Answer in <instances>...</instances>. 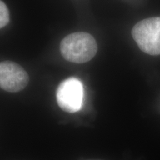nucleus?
Here are the masks:
<instances>
[{
	"instance_id": "obj_1",
	"label": "nucleus",
	"mask_w": 160,
	"mask_h": 160,
	"mask_svg": "<svg viewBox=\"0 0 160 160\" xmlns=\"http://www.w3.org/2000/svg\"><path fill=\"white\" fill-rule=\"evenodd\" d=\"M97 43L93 36L85 32L68 35L60 44V51L67 61L82 64L91 60L97 54Z\"/></svg>"
},
{
	"instance_id": "obj_2",
	"label": "nucleus",
	"mask_w": 160,
	"mask_h": 160,
	"mask_svg": "<svg viewBox=\"0 0 160 160\" xmlns=\"http://www.w3.org/2000/svg\"><path fill=\"white\" fill-rule=\"evenodd\" d=\"M131 34L144 53L160 55V17H151L139 22L132 29Z\"/></svg>"
},
{
	"instance_id": "obj_3",
	"label": "nucleus",
	"mask_w": 160,
	"mask_h": 160,
	"mask_svg": "<svg viewBox=\"0 0 160 160\" xmlns=\"http://www.w3.org/2000/svg\"><path fill=\"white\" fill-rule=\"evenodd\" d=\"M83 99V86L81 81L71 77L62 82L57 90L58 105L67 113H76L82 108Z\"/></svg>"
},
{
	"instance_id": "obj_4",
	"label": "nucleus",
	"mask_w": 160,
	"mask_h": 160,
	"mask_svg": "<svg viewBox=\"0 0 160 160\" xmlns=\"http://www.w3.org/2000/svg\"><path fill=\"white\" fill-rule=\"evenodd\" d=\"M29 77L19 64L11 61L0 62V88L8 92L16 93L28 85Z\"/></svg>"
},
{
	"instance_id": "obj_5",
	"label": "nucleus",
	"mask_w": 160,
	"mask_h": 160,
	"mask_svg": "<svg viewBox=\"0 0 160 160\" xmlns=\"http://www.w3.org/2000/svg\"><path fill=\"white\" fill-rule=\"evenodd\" d=\"M10 20L9 11L7 6L0 0V28L8 25Z\"/></svg>"
}]
</instances>
